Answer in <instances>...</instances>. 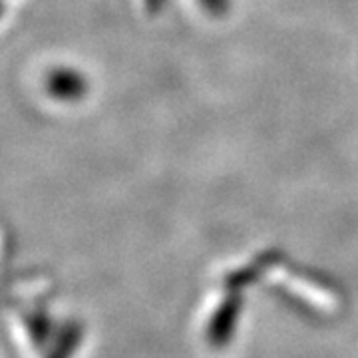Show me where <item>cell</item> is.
<instances>
[{"label": "cell", "instance_id": "cell-1", "mask_svg": "<svg viewBox=\"0 0 358 358\" xmlns=\"http://www.w3.org/2000/svg\"><path fill=\"white\" fill-rule=\"evenodd\" d=\"M48 90L54 98L58 100H78L84 96L86 92V80L82 74H78L74 70H56L52 72L50 78H48Z\"/></svg>", "mask_w": 358, "mask_h": 358}, {"label": "cell", "instance_id": "cell-2", "mask_svg": "<svg viewBox=\"0 0 358 358\" xmlns=\"http://www.w3.org/2000/svg\"><path fill=\"white\" fill-rule=\"evenodd\" d=\"M199 2L203 4L205 10H209L213 16H221L229 8V0H199Z\"/></svg>", "mask_w": 358, "mask_h": 358}, {"label": "cell", "instance_id": "cell-3", "mask_svg": "<svg viewBox=\"0 0 358 358\" xmlns=\"http://www.w3.org/2000/svg\"><path fill=\"white\" fill-rule=\"evenodd\" d=\"M145 4H148V8L155 13V10H159L162 8V4H164V0H145Z\"/></svg>", "mask_w": 358, "mask_h": 358}]
</instances>
